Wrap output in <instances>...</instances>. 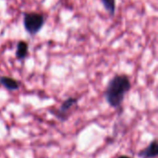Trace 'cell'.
<instances>
[{
    "mask_svg": "<svg viewBox=\"0 0 158 158\" xmlns=\"http://www.w3.org/2000/svg\"><path fill=\"white\" fill-rule=\"evenodd\" d=\"M131 83L127 74H116L108 82L105 92V98L112 108L121 106L124 97L130 91Z\"/></svg>",
    "mask_w": 158,
    "mask_h": 158,
    "instance_id": "cell-1",
    "label": "cell"
},
{
    "mask_svg": "<svg viewBox=\"0 0 158 158\" xmlns=\"http://www.w3.org/2000/svg\"><path fill=\"white\" fill-rule=\"evenodd\" d=\"M45 18L42 13L26 12L23 14V26L26 32L31 35L37 34L43 28Z\"/></svg>",
    "mask_w": 158,
    "mask_h": 158,
    "instance_id": "cell-2",
    "label": "cell"
},
{
    "mask_svg": "<svg viewBox=\"0 0 158 158\" xmlns=\"http://www.w3.org/2000/svg\"><path fill=\"white\" fill-rule=\"evenodd\" d=\"M78 102V100L76 98H73V97H69L62 104L61 106L59 107V109L57 110V113H56V116L61 119V120H64L66 119V115L68 114V112Z\"/></svg>",
    "mask_w": 158,
    "mask_h": 158,
    "instance_id": "cell-3",
    "label": "cell"
},
{
    "mask_svg": "<svg viewBox=\"0 0 158 158\" xmlns=\"http://www.w3.org/2000/svg\"><path fill=\"white\" fill-rule=\"evenodd\" d=\"M141 158H155L158 156V146L156 140H154L145 149L142 150L138 154Z\"/></svg>",
    "mask_w": 158,
    "mask_h": 158,
    "instance_id": "cell-4",
    "label": "cell"
},
{
    "mask_svg": "<svg viewBox=\"0 0 158 158\" xmlns=\"http://www.w3.org/2000/svg\"><path fill=\"white\" fill-rule=\"evenodd\" d=\"M0 84L6 89L11 90V91L19 89V86H20V83L18 80H16L12 77H9V76H5V75L0 76Z\"/></svg>",
    "mask_w": 158,
    "mask_h": 158,
    "instance_id": "cell-5",
    "label": "cell"
},
{
    "mask_svg": "<svg viewBox=\"0 0 158 158\" xmlns=\"http://www.w3.org/2000/svg\"><path fill=\"white\" fill-rule=\"evenodd\" d=\"M29 53V45L26 41H19L17 44V48H16V58L19 61L24 60Z\"/></svg>",
    "mask_w": 158,
    "mask_h": 158,
    "instance_id": "cell-6",
    "label": "cell"
},
{
    "mask_svg": "<svg viewBox=\"0 0 158 158\" xmlns=\"http://www.w3.org/2000/svg\"><path fill=\"white\" fill-rule=\"evenodd\" d=\"M105 9L110 16H114L116 12V0H101Z\"/></svg>",
    "mask_w": 158,
    "mask_h": 158,
    "instance_id": "cell-7",
    "label": "cell"
},
{
    "mask_svg": "<svg viewBox=\"0 0 158 158\" xmlns=\"http://www.w3.org/2000/svg\"><path fill=\"white\" fill-rule=\"evenodd\" d=\"M118 158H132V157H131V156H124V155H123V156H119Z\"/></svg>",
    "mask_w": 158,
    "mask_h": 158,
    "instance_id": "cell-8",
    "label": "cell"
}]
</instances>
